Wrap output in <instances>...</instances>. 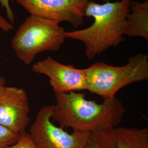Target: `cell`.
Listing matches in <instances>:
<instances>
[{"label": "cell", "mask_w": 148, "mask_h": 148, "mask_svg": "<svg viewBox=\"0 0 148 148\" xmlns=\"http://www.w3.org/2000/svg\"><path fill=\"white\" fill-rule=\"evenodd\" d=\"M89 1V0H88ZM102 1H106V2H110V0H102Z\"/></svg>", "instance_id": "17"}, {"label": "cell", "mask_w": 148, "mask_h": 148, "mask_svg": "<svg viewBox=\"0 0 148 148\" xmlns=\"http://www.w3.org/2000/svg\"><path fill=\"white\" fill-rule=\"evenodd\" d=\"M113 130H100L90 132L85 148H117L114 140Z\"/></svg>", "instance_id": "11"}, {"label": "cell", "mask_w": 148, "mask_h": 148, "mask_svg": "<svg viewBox=\"0 0 148 148\" xmlns=\"http://www.w3.org/2000/svg\"><path fill=\"white\" fill-rule=\"evenodd\" d=\"M54 95L56 103L53 106L51 119L63 129L90 132L114 129L120 124L126 112L116 97L98 103L87 99L85 94L79 92Z\"/></svg>", "instance_id": "1"}, {"label": "cell", "mask_w": 148, "mask_h": 148, "mask_svg": "<svg viewBox=\"0 0 148 148\" xmlns=\"http://www.w3.org/2000/svg\"><path fill=\"white\" fill-rule=\"evenodd\" d=\"M18 136L0 125V148H7L16 143Z\"/></svg>", "instance_id": "12"}, {"label": "cell", "mask_w": 148, "mask_h": 148, "mask_svg": "<svg viewBox=\"0 0 148 148\" xmlns=\"http://www.w3.org/2000/svg\"><path fill=\"white\" fill-rule=\"evenodd\" d=\"M5 79L4 77H0V90L5 86Z\"/></svg>", "instance_id": "16"}, {"label": "cell", "mask_w": 148, "mask_h": 148, "mask_svg": "<svg viewBox=\"0 0 148 148\" xmlns=\"http://www.w3.org/2000/svg\"><path fill=\"white\" fill-rule=\"evenodd\" d=\"M0 29L3 32H9L14 29L13 24L7 21L5 18L0 14Z\"/></svg>", "instance_id": "15"}, {"label": "cell", "mask_w": 148, "mask_h": 148, "mask_svg": "<svg viewBox=\"0 0 148 148\" xmlns=\"http://www.w3.org/2000/svg\"><path fill=\"white\" fill-rule=\"evenodd\" d=\"M65 32L59 23L30 15L16 32L12 47L16 57L29 65L39 53L58 51L66 38Z\"/></svg>", "instance_id": "4"}, {"label": "cell", "mask_w": 148, "mask_h": 148, "mask_svg": "<svg viewBox=\"0 0 148 148\" xmlns=\"http://www.w3.org/2000/svg\"><path fill=\"white\" fill-rule=\"evenodd\" d=\"M53 106H44L38 111L29 134L36 148H85L90 132L73 131L69 133L56 126L51 119Z\"/></svg>", "instance_id": "5"}, {"label": "cell", "mask_w": 148, "mask_h": 148, "mask_svg": "<svg viewBox=\"0 0 148 148\" xmlns=\"http://www.w3.org/2000/svg\"><path fill=\"white\" fill-rule=\"evenodd\" d=\"M27 93L23 88L5 86L0 90V125L19 135L25 131L30 117Z\"/></svg>", "instance_id": "8"}, {"label": "cell", "mask_w": 148, "mask_h": 148, "mask_svg": "<svg viewBox=\"0 0 148 148\" xmlns=\"http://www.w3.org/2000/svg\"><path fill=\"white\" fill-rule=\"evenodd\" d=\"M117 148H148V130L146 128L117 127L114 128Z\"/></svg>", "instance_id": "10"}, {"label": "cell", "mask_w": 148, "mask_h": 148, "mask_svg": "<svg viewBox=\"0 0 148 148\" xmlns=\"http://www.w3.org/2000/svg\"><path fill=\"white\" fill-rule=\"evenodd\" d=\"M5 148H36L32 142L29 133L26 131L20 133L16 143Z\"/></svg>", "instance_id": "13"}, {"label": "cell", "mask_w": 148, "mask_h": 148, "mask_svg": "<svg viewBox=\"0 0 148 148\" xmlns=\"http://www.w3.org/2000/svg\"><path fill=\"white\" fill-rule=\"evenodd\" d=\"M130 9L125 35L130 37H143L148 41V0L143 2L132 1Z\"/></svg>", "instance_id": "9"}, {"label": "cell", "mask_w": 148, "mask_h": 148, "mask_svg": "<svg viewBox=\"0 0 148 148\" xmlns=\"http://www.w3.org/2000/svg\"><path fill=\"white\" fill-rule=\"evenodd\" d=\"M11 1L12 0H0V5L2 8L5 9L7 18L9 19V22L13 24L14 23L15 16L10 6Z\"/></svg>", "instance_id": "14"}, {"label": "cell", "mask_w": 148, "mask_h": 148, "mask_svg": "<svg viewBox=\"0 0 148 148\" xmlns=\"http://www.w3.org/2000/svg\"><path fill=\"white\" fill-rule=\"evenodd\" d=\"M85 71L87 90L103 100L111 99L124 87L148 79V56L137 53L130 57L126 65L120 66L97 62Z\"/></svg>", "instance_id": "3"}, {"label": "cell", "mask_w": 148, "mask_h": 148, "mask_svg": "<svg viewBox=\"0 0 148 148\" xmlns=\"http://www.w3.org/2000/svg\"><path fill=\"white\" fill-rule=\"evenodd\" d=\"M132 0H121L103 4L88 1L85 16L92 17V25L84 29L65 32L66 38L79 40L85 46L88 60L118 46L125 40L127 30V17Z\"/></svg>", "instance_id": "2"}, {"label": "cell", "mask_w": 148, "mask_h": 148, "mask_svg": "<svg viewBox=\"0 0 148 148\" xmlns=\"http://www.w3.org/2000/svg\"><path fill=\"white\" fill-rule=\"evenodd\" d=\"M31 16L77 28L84 24L88 0H16Z\"/></svg>", "instance_id": "6"}, {"label": "cell", "mask_w": 148, "mask_h": 148, "mask_svg": "<svg viewBox=\"0 0 148 148\" xmlns=\"http://www.w3.org/2000/svg\"><path fill=\"white\" fill-rule=\"evenodd\" d=\"M32 71L47 76L54 94L87 90L85 69L59 63L50 56L34 64Z\"/></svg>", "instance_id": "7"}]
</instances>
